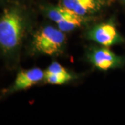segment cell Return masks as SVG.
Listing matches in <instances>:
<instances>
[{
  "label": "cell",
  "mask_w": 125,
  "mask_h": 125,
  "mask_svg": "<svg viewBox=\"0 0 125 125\" xmlns=\"http://www.w3.org/2000/svg\"><path fill=\"white\" fill-rule=\"evenodd\" d=\"M30 27V15L23 6L15 3L3 9L0 15V56L11 67L18 62Z\"/></svg>",
  "instance_id": "1"
},
{
  "label": "cell",
  "mask_w": 125,
  "mask_h": 125,
  "mask_svg": "<svg viewBox=\"0 0 125 125\" xmlns=\"http://www.w3.org/2000/svg\"><path fill=\"white\" fill-rule=\"evenodd\" d=\"M66 42L65 33L58 27L47 25L34 33L31 41V50L36 54L56 56L61 54Z\"/></svg>",
  "instance_id": "2"
},
{
  "label": "cell",
  "mask_w": 125,
  "mask_h": 125,
  "mask_svg": "<svg viewBox=\"0 0 125 125\" xmlns=\"http://www.w3.org/2000/svg\"><path fill=\"white\" fill-rule=\"evenodd\" d=\"M47 18L56 23L58 29L64 33L74 31L85 21V17L75 14L67 8L60 6H49L45 8Z\"/></svg>",
  "instance_id": "3"
},
{
  "label": "cell",
  "mask_w": 125,
  "mask_h": 125,
  "mask_svg": "<svg viewBox=\"0 0 125 125\" xmlns=\"http://www.w3.org/2000/svg\"><path fill=\"white\" fill-rule=\"evenodd\" d=\"M87 56L94 67L103 71L120 68L125 65V57L117 55L104 46L90 48Z\"/></svg>",
  "instance_id": "4"
},
{
  "label": "cell",
  "mask_w": 125,
  "mask_h": 125,
  "mask_svg": "<svg viewBox=\"0 0 125 125\" xmlns=\"http://www.w3.org/2000/svg\"><path fill=\"white\" fill-rule=\"evenodd\" d=\"M86 37L99 45L107 47L125 42V38L112 21L94 25L87 31Z\"/></svg>",
  "instance_id": "5"
},
{
  "label": "cell",
  "mask_w": 125,
  "mask_h": 125,
  "mask_svg": "<svg viewBox=\"0 0 125 125\" xmlns=\"http://www.w3.org/2000/svg\"><path fill=\"white\" fill-rule=\"evenodd\" d=\"M44 78L45 72L38 67L22 70L18 72L13 84L8 88L5 94L29 89L44 80Z\"/></svg>",
  "instance_id": "6"
},
{
  "label": "cell",
  "mask_w": 125,
  "mask_h": 125,
  "mask_svg": "<svg viewBox=\"0 0 125 125\" xmlns=\"http://www.w3.org/2000/svg\"><path fill=\"white\" fill-rule=\"evenodd\" d=\"M108 0H61V5L82 17L99 12L108 4Z\"/></svg>",
  "instance_id": "7"
},
{
  "label": "cell",
  "mask_w": 125,
  "mask_h": 125,
  "mask_svg": "<svg viewBox=\"0 0 125 125\" xmlns=\"http://www.w3.org/2000/svg\"><path fill=\"white\" fill-rule=\"evenodd\" d=\"M74 76L58 62H52L45 72L44 80L52 85H62L71 81Z\"/></svg>",
  "instance_id": "8"
},
{
  "label": "cell",
  "mask_w": 125,
  "mask_h": 125,
  "mask_svg": "<svg viewBox=\"0 0 125 125\" xmlns=\"http://www.w3.org/2000/svg\"><path fill=\"white\" fill-rule=\"evenodd\" d=\"M5 1H6V0H0V4H4Z\"/></svg>",
  "instance_id": "9"
},
{
  "label": "cell",
  "mask_w": 125,
  "mask_h": 125,
  "mask_svg": "<svg viewBox=\"0 0 125 125\" xmlns=\"http://www.w3.org/2000/svg\"><path fill=\"white\" fill-rule=\"evenodd\" d=\"M120 1L124 4H125V0H120Z\"/></svg>",
  "instance_id": "10"
}]
</instances>
